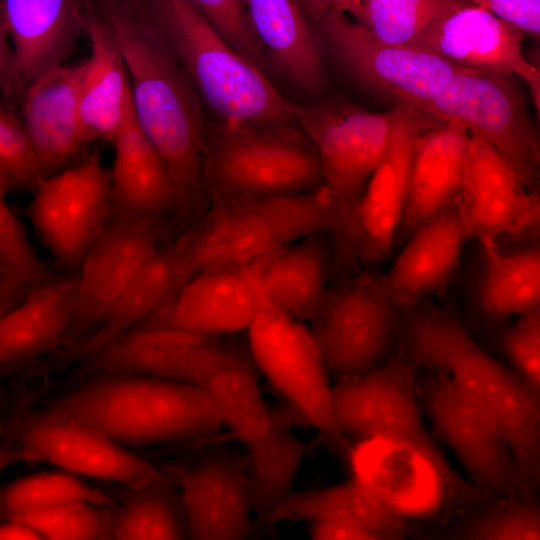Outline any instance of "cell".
Wrapping results in <instances>:
<instances>
[{
	"mask_svg": "<svg viewBox=\"0 0 540 540\" xmlns=\"http://www.w3.org/2000/svg\"><path fill=\"white\" fill-rule=\"evenodd\" d=\"M115 36L129 73L133 108L144 134L166 163L175 188L174 218L203 216L207 123L202 102L172 52L147 1H93Z\"/></svg>",
	"mask_w": 540,
	"mask_h": 540,
	"instance_id": "cell-1",
	"label": "cell"
},
{
	"mask_svg": "<svg viewBox=\"0 0 540 540\" xmlns=\"http://www.w3.org/2000/svg\"><path fill=\"white\" fill-rule=\"evenodd\" d=\"M398 349L417 368L448 376L489 414L508 441L517 496L538 498L540 402L518 377L480 347L453 310L428 299L401 309Z\"/></svg>",
	"mask_w": 540,
	"mask_h": 540,
	"instance_id": "cell-2",
	"label": "cell"
},
{
	"mask_svg": "<svg viewBox=\"0 0 540 540\" xmlns=\"http://www.w3.org/2000/svg\"><path fill=\"white\" fill-rule=\"evenodd\" d=\"M37 420L84 427L121 445L206 439L224 426L214 401L203 389L104 373L52 401Z\"/></svg>",
	"mask_w": 540,
	"mask_h": 540,
	"instance_id": "cell-3",
	"label": "cell"
},
{
	"mask_svg": "<svg viewBox=\"0 0 540 540\" xmlns=\"http://www.w3.org/2000/svg\"><path fill=\"white\" fill-rule=\"evenodd\" d=\"M295 121L313 143L335 213L331 230V271L346 277L357 271L360 248L355 214L368 181L382 161L395 111L371 112L343 98L314 105L294 104Z\"/></svg>",
	"mask_w": 540,
	"mask_h": 540,
	"instance_id": "cell-4",
	"label": "cell"
},
{
	"mask_svg": "<svg viewBox=\"0 0 540 540\" xmlns=\"http://www.w3.org/2000/svg\"><path fill=\"white\" fill-rule=\"evenodd\" d=\"M149 10L192 86L218 121L295 123L288 102L261 70L210 28L193 0H149Z\"/></svg>",
	"mask_w": 540,
	"mask_h": 540,
	"instance_id": "cell-5",
	"label": "cell"
},
{
	"mask_svg": "<svg viewBox=\"0 0 540 540\" xmlns=\"http://www.w3.org/2000/svg\"><path fill=\"white\" fill-rule=\"evenodd\" d=\"M210 210L190 226L197 273L243 266L318 232H331L335 213L325 186L281 196L211 195Z\"/></svg>",
	"mask_w": 540,
	"mask_h": 540,
	"instance_id": "cell-6",
	"label": "cell"
},
{
	"mask_svg": "<svg viewBox=\"0 0 540 540\" xmlns=\"http://www.w3.org/2000/svg\"><path fill=\"white\" fill-rule=\"evenodd\" d=\"M205 179L211 195H293L323 186L313 143L294 123L207 125Z\"/></svg>",
	"mask_w": 540,
	"mask_h": 540,
	"instance_id": "cell-7",
	"label": "cell"
},
{
	"mask_svg": "<svg viewBox=\"0 0 540 540\" xmlns=\"http://www.w3.org/2000/svg\"><path fill=\"white\" fill-rule=\"evenodd\" d=\"M300 5L343 71L394 106L421 112L461 68L424 50L380 40L327 0Z\"/></svg>",
	"mask_w": 540,
	"mask_h": 540,
	"instance_id": "cell-8",
	"label": "cell"
},
{
	"mask_svg": "<svg viewBox=\"0 0 540 540\" xmlns=\"http://www.w3.org/2000/svg\"><path fill=\"white\" fill-rule=\"evenodd\" d=\"M352 477L389 508L408 519L447 525L490 498L460 474L445 472L421 449L383 437L351 444Z\"/></svg>",
	"mask_w": 540,
	"mask_h": 540,
	"instance_id": "cell-9",
	"label": "cell"
},
{
	"mask_svg": "<svg viewBox=\"0 0 540 540\" xmlns=\"http://www.w3.org/2000/svg\"><path fill=\"white\" fill-rule=\"evenodd\" d=\"M247 332L255 367L347 463L351 444L337 426L329 370L311 330L265 304Z\"/></svg>",
	"mask_w": 540,
	"mask_h": 540,
	"instance_id": "cell-10",
	"label": "cell"
},
{
	"mask_svg": "<svg viewBox=\"0 0 540 540\" xmlns=\"http://www.w3.org/2000/svg\"><path fill=\"white\" fill-rule=\"evenodd\" d=\"M421 113L461 122L487 140L528 189L538 181V134L510 75L461 67Z\"/></svg>",
	"mask_w": 540,
	"mask_h": 540,
	"instance_id": "cell-11",
	"label": "cell"
},
{
	"mask_svg": "<svg viewBox=\"0 0 540 540\" xmlns=\"http://www.w3.org/2000/svg\"><path fill=\"white\" fill-rule=\"evenodd\" d=\"M417 367L397 349L380 366L332 386L340 432L358 439L383 437L411 444L445 472L459 475L426 428L417 392Z\"/></svg>",
	"mask_w": 540,
	"mask_h": 540,
	"instance_id": "cell-12",
	"label": "cell"
},
{
	"mask_svg": "<svg viewBox=\"0 0 540 540\" xmlns=\"http://www.w3.org/2000/svg\"><path fill=\"white\" fill-rule=\"evenodd\" d=\"M401 309L381 292L377 273L357 272L327 290L311 333L339 379L380 366L398 343Z\"/></svg>",
	"mask_w": 540,
	"mask_h": 540,
	"instance_id": "cell-13",
	"label": "cell"
},
{
	"mask_svg": "<svg viewBox=\"0 0 540 540\" xmlns=\"http://www.w3.org/2000/svg\"><path fill=\"white\" fill-rule=\"evenodd\" d=\"M417 392L436 436L455 453L470 479L490 498L517 495L508 441L489 414L445 374L417 368Z\"/></svg>",
	"mask_w": 540,
	"mask_h": 540,
	"instance_id": "cell-14",
	"label": "cell"
},
{
	"mask_svg": "<svg viewBox=\"0 0 540 540\" xmlns=\"http://www.w3.org/2000/svg\"><path fill=\"white\" fill-rule=\"evenodd\" d=\"M23 213L63 268H79L110 216V170L95 152L39 182Z\"/></svg>",
	"mask_w": 540,
	"mask_h": 540,
	"instance_id": "cell-15",
	"label": "cell"
},
{
	"mask_svg": "<svg viewBox=\"0 0 540 540\" xmlns=\"http://www.w3.org/2000/svg\"><path fill=\"white\" fill-rule=\"evenodd\" d=\"M164 231L165 219L110 214L78 268L74 312L63 341L76 346L104 323L160 247Z\"/></svg>",
	"mask_w": 540,
	"mask_h": 540,
	"instance_id": "cell-16",
	"label": "cell"
},
{
	"mask_svg": "<svg viewBox=\"0 0 540 540\" xmlns=\"http://www.w3.org/2000/svg\"><path fill=\"white\" fill-rule=\"evenodd\" d=\"M178 487L186 540H250L253 512L245 452L214 446L189 463L168 467Z\"/></svg>",
	"mask_w": 540,
	"mask_h": 540,
	"instance_id": "cell-17",
	"label": "cell"
},
{
	"mask_svg": "<svg viewBox=\"0 0 540 540\" xmlns=\"http://www.w3.org/2000/svg\"><path fill=\"white\" fill-rule=\"evenodd\" d=\"M469 132L458 198L459 213L469 238L484 244L498 243L503 236L537 237L539 195L523 184L487 140Z\"/></svg>",
	"mask_w": 540,
	"mask_h": 540,
	"instance_id": "cell-18",
	"label": "cell"
},
{
	"mask_svg": "<svg viewBox=\"0 0 540 540\" xmlns=\"http://www.w3.org/2000/svg\"><path fill=\"white\" fill-rule=\"evenodd\" d=\"M524 34L477 4L450 0L420 40L418 48L456 66L517 75L540 107V72L526 60Z\"/></svg>",
	"mask_w": 540,
	"mask_h": 540,
	"instance_id": "cell-19",
	"label": "cell"
},
{
	"mask_svg": "<svg viewBox=\"0 0 540 540\" xmlns=\"http://www.w3.org/2000/svg\"><path fill=\"white\" fill-rule=\"evenodd\" d=\"M236 348L219 337L161 327H139L91 357L104 374L135 375L202 388Z\"/></svg>",
	"mask_w": 540,
	"mask_h": 540,
	"instance_id": "cell-20",
	"label": "cell"
},
{
	"mask_svg": "<svg viewBox=\"0 0 540 540\" xmlns=\"http://www.w3.org/2000/svg\"><path fill=\"white\" fill-rule=\"evenodd\" d=\"M264 305L252 263L210 268L193 275L158 313L139 327L218 337L248 330Z\"/></svg>",
	"mask_w": 540,
	"mask_h": 540,
	"instance_id": "cell-21",
	"label": "cell"
},
{
	"mask_svg": "<svg viewBox=\"0 0 540 540\" xmlns=\"http://www.w3.org/2000/svg\"><path fill=\"white\" fill-rule=\"evenodd\" d=\"M395 119L386 153L368 181L355 214L361 264L385 261L394 250L408 189L416 141L433 118L393 107Z\"/></svg>",
	"mask_w": 540,
	"mask_h": 540,
	"instance_id": "cell-22",
	"label": "cell"
},
{
	"mask_svg": "<svg viewBox=\"0 0 540 540\" xmlns=\"http://www.w3.org/2000/svg\"><path fill=\"white\" fill-rule=\"evenodd\" d=\"M22 462H46L70 474L122 484L131 490L165 475L112 439L84 427L35 420L23 433Z\"/></svg>",
	"mask_w": 540,
	"mask_h": 540,
	"instance_id": "cell-23",
	"label": "cell"
},
{
	"mask_svg": "<svg viewBox=\"0 0 540 540\" xmlns=\"http://www.w3.org/2000/svg\"><path fill=\"white\" fill-rule=\"evenodd\" d=\"M469 135L468 128L459 121L435 119L420 133L413 150L394 249L458 201Z\"/></svg>",
	"mask_w": 540,
	"mask_h": 540,
	"instance_id": "cell-24",
	"label": "cell"
},
{
	"mask_svg": "<svg viewBox=\"0 0 540 540\" xmlns=\"http://www.w3.org/2000/svg\"><path fill=\"white\" fill-rule=\"evenodd\" d=\"M468 239L457 201L408 239L388 272L377 273L382 294L404 309L445 291Z\"/></svg>",
	"mask_w": 540,
	"mask_h": 540,
	"instance_id": "cell-25",
	"label": "cell"
},
{
	"mask_svg": "<svg viewBox=\"0 0 540 540\" xmlns=\"http://www.w3.org/2000/svg\"><path fill=\"white\" fill-rule=\"evenodd\" d=\"M85 1L0 0L19 78L27 89L62 66L83 30Z\"/></svg>",
	"mask_w": 540,
	"mask_h": 540,
	"instance_id": "cell-26",
	"label": "cell"
},
{
	"mask_svg": "<svg viewBox=\"0 0 540 540\" xmlns=\"http://www.w3.org/2000/svg\"><path fill=\"white\" fill-rule=\"evenodd\" d=\"M190 229L160 246L142 266L104 323L74 346L75 352L92 357L158 313L197 273Z\"/></svg>",
	"mask_w": 540,
	"mask_h": 540,
	"instance_id": "cell-27",
	"label": "cell"
},
{
	"mask_svg": "<svg viewBox=\"0 0 540 540\" xmlns=\"http://www.w3.org/2000/svg\"><path fill=\"white\" fill-rule=\"evenodd\" d=\"M80 65L60 66L24 92L22 120L44 179L60 172L86 142L79 112Z\"/></svg>",
	"mask_w": 540,
	"mask_h": 540,
	"instance_id": "cell-28",
	"label": "cell"
},
{
	"mask_svg": "<svg viewBox=\"0 0 540 540\" xmlns=\"http://www.w3.org/2000/svg\"><path fill=\"white\" fill-rule=\"evenodd\" d=\"M299 520L347 526L388 540H412L424 530L421 522L399 515L352 476L325 488L292 490L258 522L271 526Z\"/></svg>",
	"mask_w": 540,
	"mask_h": 540,
	"instance_id": "cell-29",
	"label": "cell"
},
{
	"mask_svg": "<svg viewBox=\"0 0 540 540\" xmlns=\"http://www.w3.org/2000/svg\"><path fill=\"white\" fill-rule=\"evenodd\" d=\"M112 143L110 214L165 219L175 211L169 169L137 121L132 98Z\"/></svg>",
	"mask_w": 540,
	"mask_h": 540,
	"instance_id": "cell-30",
	"label": "cell"
},
{
	"mask_svg": "<svg viewBox=\"0 0 540 540\" xmlns=\"http://www.w3.org/2000/svg\"><path fill=\"white\" fill-rule=\"evenodd\" d=\"M83 30L91 56L80 64L79 112L85 141L113 140L132 98L119 44L93 1H85Z\"/></svg>",
	"mask_w": 540,
	"mask_h": 540,
	"instance_id": "cell-31",
	"label": "cell"
},
{
	"mask_svg": "<svg viewBox=\"0 0 540 540\" xmlns=\"http://www.w3.org/2000/svg\"><path fill=\"white\" fill-rule=\"evenodd\" d=\"M331 260V237L324 231L254 261L264 303L296 321L311 320L326 296Z\"/></svg>",
	"mask_w": 540,
	"mask_h": 540,
	"instance_id": "cell-32",
	"label": "cell"
},
{
	"mask_svg": "<svg viewBox=\"0 0 540 540\" xmlns=\"http://www.w3.org/2000/svg\"><path fill=\"white\" fill-rule=\"evenodd\" d=\"M244 4L266 59L281 77L303 94H321L327 86L326 71L300 2L249 0Z\"/></svg>",
	"mask_w": 540,
	"mask_h": 540,
	"instance_id": "cell-33",
	"label": "cell"
},
{
	"mask_svg": "<svg viewBox=\"0 0 540 540\" xmlns=\"http://www.w3.org/2000/svg\"><path fill=\"white\" fill-rule=\"evenodd\" d=\"M76 275L32 288L0 319V368L36 357L62 342L76 299Z\"/></svg>",
	"mask_w": 540,
	"mask_h": 540,
	"instance_id": "cell-34",
	"label": "cell"
},
{
	"mask_svg": "<svg viewBox=\"0 0 540 540\" xmlns=\"http://www.w3.org/2000/svg\"><path fill=\"white\" fill-rule=\"evenodd\" d=\"M480 245L483 265L475 300L484 319L498 325L512 316L539 311V247L504 252L497 243Z\"/></svg>",
	"mask_w": 540,
	"mask_h": 540,
	"instance_id": "cell-35",
	"label": "cell"
},
{
	"mask_svg": "<svg viewBox=\"0 0 540 540\" xmlns=\"http://www.w3.org/2000/svg\"><path fill=\"white\" fill-rule=\"evenodd\" d=\"M166 475L112 508L104 540H186L180 496Z\"/></svg>",
	"mask_w": 540,
	"mask_h": 540,
	"instance_id": "cell-36",
	"label": "cell"
},
{
	"mask_svg": "<svg viewBox=\"0 0 540 540\" xmlns=\"http://www.w3.org/2000/svg\"><path fill=\"white\" fill-rule=\"evenodd\" d=\"M310 445L279 427L262 445L246 450L249 502L257 520L269 514L292 491Z\"/></svg>",
	"mask_w": 540,
	"mask_h": 540,
	"instance_id": "cell-37",
	"label": "cell"
},
{
	"mask_svg": "<svg viewBox=\"0 0 540 540\" xmlns=\"http://www.w3.org/2000/svg\"><path fill=\"white\" fill-rule=\"evenodd\" d=\"M380 40L419 49L429 26L450 0H327Z\"/></svg>",
	"mask_w": 540,
	"mask_h": 540,
	"instance_id": "cell-38",
	"label": "cell"
},
{
	"mask_svg": "<svg viewBox=\"0 0 540 540\" xmlns=\"http://www.w3.org/2000/svg\"><path fill=\"white\" fill-rule=\"evenodd\" d=\"M451 540H540L538 498L480 502L447 524Z\"/></svg>",
	"mask_w": 540,
	"mask_h": 540,
	"instance_id": "cell-39",
	"label": "cell"
},
{
	"mask_svg": "<svg viewBox=\"0 0 540 540\" xmlns=\"http://www.w3.org/2000/svg\"><path fill=\"white\" fill-rule=\"evenodd\" d=\"M68 504L112 506L111 498L67 472H41L9 483L0 490L4 518Z\"/></svg>",
	"mask_w": 540,
	"mask_h": 540,
	"instance_id": "cell-40",
	"label": "cell"
},
{
	"mask_svg": "<svg viewBox=\"0 0 540 540\" xmlns=\"http://www.w3.org/2000/svg\"><path fill=\"white\" fill-rule=\"evenodd\" d=\"M112 508L68 504L7 517L38 532L45 540H104Z\"/></svg>",
	"mask_w": 540,
	"mask_h": 540,
	"instance_id": "cell-41",
	"label": "cell"
},
{
	"mask_svg": "<svg viewBox=\"0 0 540 540\" xmlns=\"http://www.w3.org/2000/svg\"><path fill=\"white\" fill-rule=\"evenodd\" d=\"M43 179L22 118L0 100V185L6 192L33 191Z\"/></svg>",
	"mask_w": 540,
	"mask_h": 540,
	"instance_id": "cell-42",
	"label": "cell"
},
{
	"mask_svg": "<svg viewBox=\"0 0 540 540\" xmlns=\"http://www.w3.org/2000/svg\"><path fill=\"white\" fill-rule=\"evenodd\" d=\"M504 325L495 331L494 347L540 402V310L518 316L513 323Z\"/></svg>",
	"mask_w": 540,
	"mask_h": 540,
	"instance_id": "cell-43",
	"label": "cell"
},
{
	"mask_svg": "<svg viewBox=\"0 0 540 540\" xmlns=\"http://www.w3.org/2000/svg\"><path fill=\"white\" fill-rule=\"evenodd\" d=\"M6 193L0 185V268L11 279L32 289L52 277L8 205Z\"/></svg>",
	"mask_w": 540,
	"mask_h": 540,
	"instance_id": "cell-44",
	"label": "cell"
},
{
	"mask_svg": "<svg viewBox=\"0 0 540 540\" xmlns=\"http://www.w3.org/2000/svg\"><path fill=\"white\" fill-rule=\"evenodd\" d=\"M200 13L233 52L261 70L265 51L247 13L244 1L193 0Z\"/></svg>",
	"mask_w": 540,
	"mask_h": 540,
	"instance_id": "cell-45",
	"label": "cell"
},
{
	"mask_svg": "<svg viewBox=\"0 0 540 540\" xmlns=\"http://www.w3.org/2000/svg\"><path fill=\"white\" fill-rule=\"evenodd\" d=\"M473 2L524 35L539 36V0H479Z\"/></svg>",
	"mask_w": 540,
	"mask_h": 540,
	"instance_id": "cell-46",
	"label": "cell"
},
{
	"mask_svg": "<svg viewBox=\"0 0 540 540\" xmlns=\"http://www.w3.org/2000/svg\"><path fill=\"white\" fill-rule=\"evenodd\" d=\"M8 39L5 23L0 14V92L5 101H21L26 89L19 78Z\"/></svg>",
	"mask_w": 540,
	"mask_h": 540,
	"instance_id": "cell-47",
	"label": "cell"
},
{
	"mask_svg": "<svg viewBox=\"0 0 540 540\" xmlns=\"http://www.w3.org/2000/svg\"><path fill=\"white\" fill-rule=\"evenodd\" d=\"M310 540H388L363 530L327 522H312L308 528Z\"/></svg>",
	"mask_w": 540,
	"mask_h": 540,
	"instance_id": "cell-48",
	"label": "cell"
},
{
	"mask_svg": "<svg viewBox=\"0 0 540 540\" xmlns=\"http://www.w3.org/2000/svg\"><path fill=\"white\" fill-rule=\"evenodd\" d=\"M0 540H45L31 527L12 520L5 519L0 523Z\"/></svg>",
	"mask_w": 540,
	"mask_h": 540,
	"instance_id": "cell-49",
	"label": "cell"
},
{
	"mask_svg": "<svg viewBox=\"0 0 540 540\" xmlns=\"http://www.w3.org/2000/svg\"><path fill=\"white\" fill-rule=\"evenodd\" d=\"M15 280H10L0 289V319L30 291Z\"/></svg>",
	"mask_w": 540,
	"mask_h": 540,
	"instance_id": "cell-50",
	"label": "cell"
},
{
	"mask_svg": "<svg viewBox=\"0 0 540 540\" xmlns=\"http://www.w3.org/2000/svg\"><path fill=\"white\" fill-rule=\"evenodd\" d=\"M17 462H22L20 452L6 446L0 430V473Z\"/></svg>",
	"mask_w": 540,
	"mask_h": 540,
	"instance_id": "cell-51",
	"label": "cell"
},
{
	"mask_svg": "<svg viewBox=\"0 0 540 540\" xmlns=\"http://www.w3.org/2000/svg\"><path fill=\"white\" fill-rule=\"evenodd\" d=\"M412 540H451L447 525L437 529H425Z\"/></svg>",
	"mask_w": 540,
	"mask_h": 540,
	"instance_id": "cell-52",
	"label": "cell"
},
{
	"mask_svg": "<svg viewBox=\"0 0 540 540\" xmlns=\"http://www.w3.org/2000/svg\"><path fill=\"white\" fill-rule=\"evenodd\" d=\"M11 279L1 268H0V289L5 286Z\"/></svg>",
	"mask_w": 540,
	"mask_h": 540,
	"instance_id": "cell-53",
	"label": "cell"
}]
</instances>
